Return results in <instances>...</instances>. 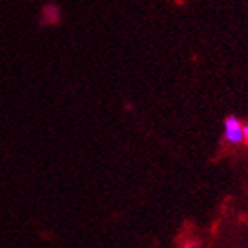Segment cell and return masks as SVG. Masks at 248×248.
Wrapping results in <instances>:
<instances>
[{
	"instance_id": "6da1fadb",
	"label": "cell",
	"mask_w": 248,
	"mask_h": 248,
	"mask_svg": "<svg viewBox=\"0 0 248 248\" xmlns=\"http://www.w3.org/2000/svg\"><path fill=\"white\" fill-rule=\"evenodd\" d=\"M223 137H225L229 144L232 145L245 144L247 142V139H245V124L234 115L227 117L225 123H223Z\"/></svg>"
},
{
	"instance_id": "7a4b0ae2",
	"label": "cell",
	"mask_w": 248,
	"mask_h": 248,
	"mask_svg": "<svg viewBox=\"0 0 248 248\" xmlns=\"http://www.w3.org/2000/svg\"><path fill=\"white\" fill-rule=\"evenodd\" d=\"M245 139H247V142H248V123L245 124Z\"/></svg>"
}]
</instances>
